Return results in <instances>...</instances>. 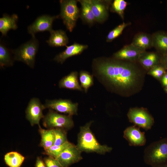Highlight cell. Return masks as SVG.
<instances>
[{"instance_id":"obj_1","label":"cell","mask_w":167,"mask_h":167,"mask_svg":"<svg viewBox=\"0 0 167 167\" xmlns=\"http://www.w3.org/2000/svg\"><path fill=\"white\" fill-rule=\"evenodd\" d=\"M95 68L96 76L101 82L118 91L133 88L138 82V69L130 62L116 59L100 60L96 62Z\"/></svg>"},{"instance_id":"obj_2","label":"cell","mask_w":167,"mask_h":167,"mask_svg":"<svg viewBox=\"0 0 167 167\" xmlns=\"http://www.w3.org/2000/svg\"><path fill=\"white\" fill-rule=\"evenodd\" d=\"M93 121H91L81 126L78 135L76 145L81 152H95L104 154L111 152L112 148L106 145H101L98 142L90 129Z\"/></svg>"},{"instance_id":"obj_3","label":"cell","mask_w":167,"mask_h":167,"mask_svg":"<svg viewBox=\"0 0 167 167\" xmlns=\"http://www.w3.org/2000/svg\"><path fill=\"white\" fill-rule=\"evenodd\" d=\"M146 162L154 166L167 162V138L152 142L145 149Z\"/></svg>"},{"instance_id":"obj_4","label":"cell","mask_w":167,"mask_h":167,"mask_svg":"<svg viewBox=\"0 0 167 167\" xmlns=\"http://www.w3.org/2000/svg\"><path fill=\"white\" fill-rule=\"evenodd\" d=\"M39 45L38 40L35 36L32 37L30 40L18 48L11 50L14 60L23 62L31 68H33Z\"/></svg>"},{"instance_id":"obj_5","label":"cell","mask_w":167,"mask_h":167,"mask_svg":"<svg viewBox=\"0 0 167 167\" xmlns=\"http://www.w3.org/2000/svg\"><path fill=\"white\" fill-rule=\"evenodd\" d=\"M60 3L61 11L59 16L62 19L67 29L71 32L75 26L76 21L80 16L77 1L61 0Z\"/></svg>"},{"instance_id":"obj_6","label":"cell","mask_w":167,"mask_h":167,"mask_svg":"<svg viewBox=\"0 0 167 167\" xmlns=\"http://www.w3.org/2000/svg\"><path fill=\"white\" fill-rule=\"evenodd\" d=\"M43 124L48 129L61 128L65 130L72 128L74 122L71 116L61 114L49 109L43 118Z\"/></svg>"},{"instance_id":"obj_7","label":"cell","mask_w":167,"mask_h":167,"mask_svg":"<svg viewBox=\"0 0 167 167\" xmlns=\"http://www.w3.org/2000/svg\"><path fill=\"white\" fill-rule=\"evenodd\" d=\"M127 116L129 121L135 126L146 130L150 129L154 123V119L148 111L143 108H131Z\"/></svg>"},{"instance_id":"obj_8","label":"cell","mask_w":167,"mask_h":167,"mask_svg":"<svg viewBox=\"0 0 167 167\" xmlns=\"http://www.w3.org/2000/svg\"><path fill=\"white\" fill-rule=\"evenodd\" d=\"M46 108L72 116L77 114L78 103L67 99L46 100L44 105Z\"/></svg>"},{"instance_id":"obj_9","label":"cell","mask_w":167,"mask_h":167,"mask_svg":"<svg viewBox=\"0 0 167 167\" xmlns=\"http://www.w3.org/2000/svg\"><path fill=\"white\" fill-rule=\"evenodd\" d=\"M40 100L37 98H32L29 101L25 110L26 118L32 126L39 125L40 121L44 115L43 110L45 109Z\"/></svg>"},{"instance_id":"obj_10","label":"cell","mask_w":167,"mask_h":167,"mask_svg":"<svg viewBox=\"0 0 167 167\" xmlns=\"http://www.w3.org/2000/svg\"><path fill=\"white\" fill-rule=\"evenodd\" d=\"M59 17V15L51 16L44 15L38 16L32 24L28 26V32L32 37L35 36L36 33L39 32L48 31L50 32L53 30L52 24L54 21Z\"/></svg>"},{"instance_id":"obj_11","label":"cell","mask_w":167,"mask_h":167,"mask_svg":"<svg viewBox=\"0 0 167 167\" xmlns=\"http://www.w3.org/2000/svg\"><path fill=\"white\" fill-rule=\"evenodd\" d=\"M81 152L76 146L73 144L66 148L56 159L62 167H68L83 159Z\"/></svg>"},{"instance_id":"obj_12","label":"cell","mask_w":167,"mask_h":167,"mask_svg":"<svg viewBox=\"0 0 167 167\" xmlns=\"http://www.w3.org/2000/svg\"><path fill=\"white\" fill-rule=\"evenodd\" d=\"M123 137L131 146H140L144 145L146 138L144 132L136 126L127 127L123 131Z\"/></svg>"},{"instance_id":"obj_13","label":"cell","mask_w":167,"mask_h":167,"mask_svg":"<svg viewBox=\"0 0 167 167\" xmlns=\"http://www.w3.org/2000/svg\"><path fill=\"white\" fill-rule=\"evenodd\" d=\"M145 51L140 49L131 43L124 46L113 54L115 59L127 61L138 60Z\"/></svg>"},{"instance_id":"obj_14","label":"cell","mask_w":167,"mask_h":167,"mask_svg":"<svg viewBox=\"0 0 167 167\" xmlns=\"http://www.w3.org/2000/svg\"><path fill=\"white\" fill-rule=\"evenodd\" d=\"M110 2L108 0H91L92 9L96 21L102 22L107 18Z\"/></svg>"},{"instance_id":"obj_15","label":"cell","mask_w":167,"mask_h":167,"mask_svg":"<svg viewBox=\"0 0 167 167\" xmlns=\"http://www.w3.org/2000/svg\"><path fill=\"white\" fill-rule=\"evenodd\" d=\"M66 49L54 58V60L62 64L68 58L81 54L88 47L87 45L75 43L67 46Z\"/></svg>"},{"instance_id":"obj_16","label":"cell","mask_w":167,"mask_h":167,"mask_svg":"<svg viewBox=\"0 0 167 167\" xmlns=\"http://www.w3.org/2000/svg\"><path fill=\"white\" fill-rule=\"evenodd\" d=\"M18 18L16 14H13L11 15L7 14H3L2 16L0 18V32L2 36H6L10 30L17 29Z\"/></svg>"},{"instance_id":"obj_17","label":"cell","mask_w":167,"mask_h":167,"mask_svg":"<svg viewBox=\"0 0 167 167\" xmlns=\"http://www.w3.org/2000/svg\"><path fill=\"white\" fill-rule=\"evenodd\" d=\"M50 33L49 39L46 41L50 46L54 47L66 46L69 42L68 38L63 30H53Z\"/></svg>"},{"instance_id":"obj_18","label":"cell","mask_w":167,"mask_h":167,"mask_svg":"<svg viewBox=\"0 0 167 167\" xmlns=\"http://www.w3.org/2000/svg\"><path fill=\"white\" fill-rule=\"evenodd\" d=\"M78 73L77 71L72 72L60 80L58 83L59 87L60 88L82 91L83 89L78 82Z\"/></svg>"},{"instance_id":"obj_19","label":"cell","mask_w":167,"mask_h":167,"mask_svg":"<svg viewBox=\"0 0 167 167\" xmlns=\"http://www.w3.org/2000/svg\"><path fill=\"white\" fill-rule=\"evenodd\" d=\"M152 37V47L163 55L167 54V33L157 32L153 33Z\"/></svg>"},{"instance_id":"obj_20","label":"cell","mask_w":167,"mask_h":167,"mask_svg":"<svg viewBox=\"0 0 167 167\" xmlns=\"http://www.w3.org/2000/svg\"><path fill=\"white\" fill-rule=\"evenodd\" d=\"M38 131L41 139L40 145L45 150L54 145L55 134L54 129H45L38 125Z\"/></svg>"},{"instance_id":"obj_21","label":"cell","mask_w":167,"mask_h":167,"mask_svg":"<svg viewBox=\"0 0 167 167\" xmlns=\"http://www.w3.org/2000/svg\"><path fill=\"white\" fill-rule=\"evenodd\" d=\"M81 5L80 16L82 19L86 23L92 24L96 21L92 12L91 0H80L78 1Z\"/></svg>"},{"instance_id":"obj_22","label":"cell","mask_w":167,"mask_h":167,"mask_svg":"<svg viewBox=\"0 0 167 167\" xmlns=\"http://www.w3.org/2000/svg\"><path fill=\"white\" fill-rule=\"evenodd\" d=\"M138 60L143 67L150 70L154 66L159 64L160 58L158 55L155 52H145Z\"/></svg>"},{"instance_id":"obj_23","label":"cell","mask_w":167,"mask_h":167,"mask_svg":"<svg viewBox=\"0 0 167 167\" xmlns=\"http://www.w3.org/2000/svg\"><path fill=\"white\" fill-rule=\"evenodd\" d=\"M131 44L135 47L145 51L152 47V36L145 33H140L134 38Z\"/></svg>"},{"instance_id":"obj_24","label":"cell","mask_w":167,"mask_h":167,"mask_svg":"<svg viewBox=\"0 0 167 167\" xmlns=\"http://www.w3.org/2000/svg\"><path fill=\"white\" fill-rule=\"evenodd\" d=\"M11 50L7 48L2 42L0 44V66L1 68L13 65L14 57Z\"/></svg>"},{"instance_id":"obj_25","label":"cell","mask_w":167,"mask_h":167,"mask_svg":"<svg viewBox=\"0 0 167 167\" xmlns=\"http://www.w3.org/2000/svg\"><path fill=\"white\" fill-rule=\"evenodd\" d=\"M25 157L17 152H11L4 155V160L6 164L9 167H20Z\"/></svg>"},{"instance_id":"obj_26","label":"cell","mask_w":167,"mask_h":167,"mask_svg":"<svg viewBox=\"0 0 167 167\" xmlns=\"http://www.w3.org/2000/svg\"><path fill=\"white\" fill-rule=\"evenodd\" d=\"M72 144V143L68 141L61 145H53L48 149L44 150L43 154L56 159L66 148Z\"/></svg>"},{"instance_id":"obj_27","label":"cell","mask_w":167,"mask_h":167,"mask_svg":"<svg viewBox=\"0 0 167 167\" xmlns=\"http://www.w3.org/2000/svg\"><path fill=\"white\" fill-rule=\"evenodd\" d=\"M79 80L81 86L84 88L85 92L93 84V77L89 73L85 71H81L79 73Z\"/></svg>"},{"instance_id":"obj_28","label":"cell","mask_w":167,"mask_h":167,"mask_svg":"<svg viewBox=\"0 0 167 167\" xmlns=\"http://www.w3.org/2000/svg\"><path fill=\"white\" fill-rule=\"evenodd\" d=\"M131 24L130 22H123L117 26L109 33L106 37V41H111L119 36L122 33L124 29Z\"/></svg>"},{"instance_id":"obj_29","label":"cell","mask_w":167,"mask_h":167,"mask_svg":"<svg viewBox=\"0 0 167 167\" xmlns=\"http://www.w3.org/2000/svg\"><path fill=\"white\" fill-rule=\"evenodd\" d=\"M127 5V2L124 0H115L112 4L111 10L123 19L124 11Z\"/></svg>"},{"instance_id":"obj_30","label":"cell","mask_w":167,"mask_h":167,"mask_svg":"<svg viewBox=\"0 0 167 167\" xmlns=\"http://www.w3.org/2000/svg\"><path fill=\"white\" fill-rule=\"evenodd\" d=\"M54 130L55 134L54 145H61L68 141L65 130L61 128H55Z\"/></svg>"},{"instance_id":"obj_31","label":"cell","mask_w":167,"mask_h":167,"mask_svg":"<svg viewBox=\"0 0 167 167\" xmlns=\"http://www.w3.org/2000/svg\"><path fill=\"white\" fill-rule=\"evenodd\" d=\"M166 72L165 68L164 66L158 64L150 69L148 74L154 77L159 79L161 78Z\"/></svg>"},{"instance_id":"obj_32","label":"cell","mask_w":167,"mask_h":167,"mask_svg":"<svg viewBox=\"0 0 167 167\" xmlns=\"http://www.w3.org/2000/svg\"><path fill=\"white\" fill-rule=\"evenodd\" d=\"M46 167H62L55 158L48 156L43 159Z\"/></svg>"},{"instance_id":"obj_33","label":"cell","mask_w":167,"mask_h":167,"mask_svg":"<svg viewBox=\"0 0 167 167\" xmlns=\"http://www.w3.org/2000/svg\"><path fill=\"white\" fill-rule=\"evenodd\" d=\"M35 167H46V165L41 156H37L36 158Z\"/></svg>"},{"instance_id":"obj_34","label":"cell","mask_w":167,"mask_h":167,"mask_svg":"<svg viewBox=\"0 0 167 167\" xmlns=\"http://www.w3.org/2000/svg\"><path fill=\"white\" fill-rule=\"evenodd\" d=\"M161 81L163 85L165 88L167 87V72L161 78Z\"/></svg>"},{"instance_id":"obj_35","label":"cell","mask_w":167,"mask_h":167,"mask_svg":"<svg viewBox=\"0 0 167 167\" xmlns=\"http://www.w3.org/2000/svg\"><path fill=\"white\" fill-rule=\"evenodd\" d=\"M162 61L163 64V66L166 69H167V54L163 55Z\"/></svg>"},{"instance_id":"obj_36","label":"cell","mask_w":167,"mask_h":167,"mask_svg":"<svg viewBox=\"0 0 167 167\" xmlns=\"http://www.w3.org/2000/svg\"><path fill=\"white\" fill-rule=\"evenodd\" d=\"M154 167H167V162L162 163L154 166Z\"/></svg>"},{"instance_id":"obj_37","label":"cell","mask_w":167,"mask_h":167,"mask_svg":"<svg viewBox=\"0 0 167 167\" xmlns=\"http://www.w3.org/2000/svg\"><path fill=\"white\" fill-rule=\"evenodd\" d=\"M165 90L167 92V87L165 88Z\"/></svg>"}]
</instances>
